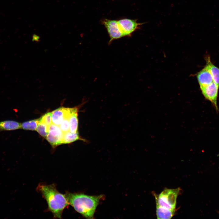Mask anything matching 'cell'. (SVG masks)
Returning a JSON list of instances; mask_svg holds the SVG:
<instances>
[{"label":"cell","mask_w":219,"mask_h":219,"mask_svg":"<svg viewBox=\"0 0 219 219\" xmlns=\"http://www.w3.org/2000/svg\"><path fill=\"white\" fill-rule=\"evenodd\" d=\"M217 212L219 214V210L217 211Z\"/></svg>","instance_id":"cell-20"},{"label":"cell","mask_w":219,"mask_h":219,"mask_svg":"<svg viewBox=\"0 0 219 219\" xmlns=\"http://www.w3.org/2000/svg\"><path fill=\"white\" fill-rule=\"evenodd\" d=\"M37 190L40 192L46 200L48 210L53 214L55 218H61L64 209L69 204L65 194L59 192L54 184H40Z\"/></svg>","instance_id":"cell-2"},{"label":"cell","mask_w":219,"mask_h":219,"mask_svg":"<svg viewBox=\"0 0 219 219\" xmlns=\"http://www.w3.org/2000/svg\"><path fill=\"white\" fill-rule=\"evenodd\" d=\"M117 21L124 36H130L133 32L143 24L137 23L136 19L127 18L121 19Z\"/></svg>","instance_id":"cell-7"},{"label":"cell","mask_w":219,"mask_h":219,"mask_svg":"<svg viewBox=\"0 0 219 219\" xmlns=\"http://www.w3.org/2000/svg\"><path fill=\"white\" fill-rule=\"evenodd\" d=\"M66 197L70 204L78 212L85 218H94V214L100 201L104 196H90L83 193H67Z\"/></svg>","instance_id":"cell-1"},{"label":"cell","mask_w":219,"mask_h":219,"mask_svg":"<svg viewBox=\"0 0 219 219\" xmlns=\"http://www.w3.org/2000/svg\"><path fill=\"white\" fill-rule=\"evenodd\" d=\"M180 188L164 189L159 194H154L156 205L172 210H176V200Z\"/></svg>","instance_id":"cell-3"},{"label":"cell","mask_w":219,"mask_h":219,"mask_svg":"<svg viewBox=\"0 0 219 219\" xmlns=\"http://www.w3.org/2000/svg\"><path fill=\"white\" fill-rule=\"evenodd\" d=\"M197 78L200 87L207 86L214 82L212 75L206 65L197 73Z\"/></svg>","instance_id":"cell-8"},{"label":"cell","mask_w":219,"mask_h":219,"mask_svg":"<svg viewBox=\"0 0 219 219\" xmlns=\"http://www.w3.org/2000/svg\"><path fill=\"white\" fill-rule=\"evenodd\" d=\"M101 22L107 30L110 38V42L124 36L119 27L117 20L104 19Z\"/></svg>","instance_id":"cell-6"},{"label":"cell","mask_w":219,"mask_h":219,"mask_svg":"<svg viewBox=\"0 0 219 219\" xmlns=\"http://www.w3.org/2000/svg\"><path fill=\"white\" fill-rule=\"evenodd\" d=\"M66 108H59L51 112L52 122L59 126L63 120L66 114Z\"/></svg>","instance_id":"cell-10"},{"label":"cell","mask_w":219,"mask_h":219,"mask_svg":"<svg viewBox=\"0 0 219 219\" xmlns=\"http://www.w3.org/2000/svg\"><path fill=\"white\" fill-rule=\"evenodd\" d=\"M40 118L24 122L21 124V128L25 130H36L37 126L40 122Z\"/></svg>","instance_id":"cell-16"},{"label":"cell","mask_w":219,"mask_h":219,"mask_svg":"<svg viewBox=\"0 0 219 219\" xmlns=\"http://www.w3.org/2000/svg\"><path fill=\"white\" fill-rule=\"evenodd\" d=\"M64 134L59 126L52 123L48 127L46 138L52 147H55L62 144Z\"/></svg>","instance_id":"cell-5"},{"label":"cell","mask_w":219,"mask_h":219,"mask_svg":"<svg viewBox=\"0 0 219 219\" xmlns=\"http://www.w3.org/2000/svg\"><path fill=\"white\" fill-rule=\"evenodd\" d=\"M79 140L85 142L87 141L80 137L78 132L72 133L69 131L64 133L62 144H69Z\"/></svg>","instance_id":"cell-14"},{"label":"cell","mask_w":219,"mask_h":219,"mask_svg":"<svg viewBox=\"0 0 219 219\" xmlns=\"http://www.w3.org/2000/svg\"><path fill=\"white\" fill-rule=\"evenodd\" d=\"M40 118V121L45 123L48 127L52 123L51 112H48L46 113Z\"/></svg>","instance_id":"cell-18"},{"label":"cell","mask_w":219,"mask_h":219,"mask_svg":"<svg viewBox=\"0 0 219 219\" xmlns=\"http://www.w3.org/2000/svg\"><path fill=\"white\" fill-rule=\"evenodd\" d=\"M40 39L39 37L36 34H34L33 36V40L35 41H39Z\"/></svg>","instance_id":"cell-19"},{"label":"cell","mask_w":219,"mask_h":219,"mask_svg":"<svg viewBox=\"0 0 219 219\" xmlns=\"http://www.w3.org/2000/svg\"><path fill=\"white\" fill-rule=\"evenodd\" d=\"M219 88V86L214 82L207 86L200 87L204 97L211 103L217 111L219 110L217 105Z\"/></svg>","instance_id":"cell-4"},{"label":"cell","mask_w":219,"mask_h":219,"mask_svg":"<svg viewBox=\"0 0 219 219\" xmlns=\"http://www.w3.org/2000/svg\"><path fill=\"white\" fill-rule=\"evenodd\" d=\"M78 107L70 108V115L69 119V131L72 133H75L78 132Z\"/></svg>","instance_id":"cell-9"},{"label":"cell","mask_w":219,"mask_h":219,"mask_svg":"<svg viewBox=\"0 0 219 219\" xmlns=\"http://www.w3.org/2000/svg\"><path fill=\"white\" fill-rule=\"evenodd\" d=\"M206 64L213 77V81L219 86V68L214 65L211 62L209 56L206 58Z\"/></svg>","instance_id":"cell-11"},{"label":"cell","mask_w":219,"mask_h":219,"mask_svg":"<svg viewBox=\"0 0 219 219\" xmlns=\"http://www.w3.org/2000/svg\"><path fill=\"white\" fill-rule=\"evenodd\" d=\"M70 108H66V111L65 117L61 124L59 126L61 130L64 133L69 131V116Z\"/></svg>","instance_id":"cell-15"},{"label":"cell","mask_w":219,"mask_h":219,"mask_svg":"<svg viewBox=\"0 0 219 219\" xmlns=\"http://www.w3.org/2000/svg\"><path fill=\"white\" fill-rule=\"evenodd\" d=\"M21 128V124L12 120H6L0 121V130H12Z\"/></svg>","instance_id":"cell-13"},{"label":"cell","mask_w":219,"mask_h":219,"mask_svg":"<svg viewBox=\"0 0 219 219\" xmlns=\"http://www.w3.org/2000/svg\"><path fill=\"white\" fill-rule=\"evenodd\" d=\"M48 127L44 122L40 121L36 128V131L42 136L46 137L48 133Z\"/></svg>","instance_id":"cell-17"},{"label":"cell","mask_w":219,"mask_h":219,"mask_svg":"<svg viewBox=\"0 0 219 219\" xmlns=\"http://www.w3.org/2000/svg\"><path fill=\"white\" fill-rule=\"evenodd\" d=\"M176 210H171L156 205V214L158 219H169L175 214Z\"/></svg>","instance_id":"cell-12"}]
</instances>
